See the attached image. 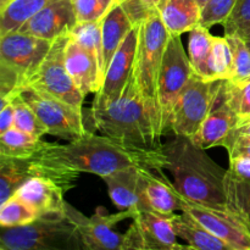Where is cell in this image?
Segmentation results:
<instances>
[{
    "instance_id": "1",
    "label": "cell",
    "mask_w": 250,
    "mask_h": 250,
    "mask_svg": "<svg viewBox=\"0 0 250 250\" xmlns=\"http://www.w3.org/2000/svg\"><path fill=\"white\" fill-rule=\"evenodd\" d=\"M39 160L48 165L67 168L75 172H87L100 177L115 171L143 166L154 171L165 170L166 155L164 149L146 150L127 146L124 142L107 136L89 133L61 146L55 143Z\"/></svg>"
},
{
    "instance_id": "2",
    "label": "cell",
    "mask_w": 250,
    "mask_h": 250,
    "mask_svg": "<svg viewBox=\"0 0 250 250\" xmlns=\"http://www.w3.org/2000/svg\"><path fill=\"white\" fill-rule=\"evenodd\" d=\"M163 149L166 155L165 170L171 173L173 186L182 197L242 221L227 198V170L215 163L204 149L198 148L188 137L182 136H176L172 142L163 146Z\"/></svg>"
},
{
    "instance_id": "3",
    "label": "cell",
    "mask_w": 250,
    "mask_h": 250,
    "mask_svg": "<svg viewBox=\"0 0 250 250\" xmlns=\"http://www.w3.org/2000/svg\"><path fill=\"white\" fill-rule=\"evenodd\" d=\"M94 128L104 136L146 150L163 148L132 72L122 94L104 107L90 109Z\"/></svg>"
},
{
    "instance_id": "4",
    "label": "cell",
    "mask_w": 250,
    "mask_h": 250,
    "mask_svg": "<svg viewBox=\"0 0 250 250\" xmlns=\"http://www.w3.org/2000/svg\"><path fill=\"white\" fill-rule=\"evenodd\" d=\"M170 36L161 21L158 10H151L148 16L138 23V45L134 59L133 75L156 134L159 75Z\"/></svg>"
},
{
    "instance_id": "5",
    "label": "cell",
    "mask_w": 250,
    "mask_h": 250,
    "mask_svg": "<svg viewBox=\"0 0 250 250\" xmlns=\"http://www.w3.org/2000/svg\"><path fill=\"white\" fill-rule=\"evenodd\" d=\"M54 42L21 32L0 37V99H11L26 87Z\"/></svg>"
},
{
    "instance_id": "6",
    "label": "cell",
    "mask_w": 250,
    "mask_h": 250,
    "mask_svg": "<svg viewBox=\"0 0 250 250\" xmlns=\"http://www.w3.org/2000/svg\"><path fill=\"white\" fill-rule=\"evenodd\" d=\"M1 250H82L80 233L65 212L38 216L27 225L2 229Z\"/></svg>"
},
{
    "instance_id": "7",
    "label": "cell",
    "mask_w": 250,
    "mask_h": 250,
    "mask_svg": "<svg viewBox=\"0 0 250 250\" xmlns=\"http://www.w3.org/2000/svg\"><path fill=\"white\" fill-rule=\"evenodd\" d=\"M192 65L181 36H170L164 53L158 83V134L171 131V115L181 93L192 78Z\"/></svg>"
},
{
    "instance_id": "8",
    "label": "cell",
    "mask_w": 250,
    "mask_h": 250,
    "mask_svg": "<svg viewBox=\"0 0 250 250\" xmlns=\"http://www.w3.org/2000/svg\"><path fill=\"white\" fill-rule=\"evenodd\" d=\"M20 95L33 107L50 136L73 141L93 133L89 128V126L94 128L90 110L88 117H85L84 110L76 109L72 105L34 88H24L20 92Z\"/></svg>"
},
{
    "instance_id": "9",
    "label": "cell",
    "mask_w": 250,
    "mask_h": 250,
    "mask_svg": "<svg viewBox=\"0 0 250 250\" xmlns=\"http://www.w3.org/2000/svg\"><path fill=\"white\" fill-rule=\"evenodd\" d=\"M222 82L204 80L193 73L171 115V131L175 136L190 138L197 133L216 102Z\"/></svg>"
},
{
    "instance_id": "10",
    "label": "cell",
    "mask_w": 250,
    "mask_h": 250,
    "mask_svg": "<svg viewBox=\"0 0 250 250\" xmlns=\"http://www.w3.org/2000/svg\"><path fill=\"white\" fill-rule=\"evenodd\" d=\"M67 39L68 34H66L54 42L45 60L24 88H34L48 93L76 109L83 110L84 95L75 84L66 67L65 46Z\"/></svg>"
},
{
    "instance_id": "11",
    "label": "cell",
    "mask_w": 250,
    "mask_h": 250,
    "mask_svg": "<svg viewBox=\"0 0 250 250\" xmlns=\"http://www.w3.org/2000/svg\"><path fill=\"white\" fill-rule=\"evenodd\" d=\"M65 215L76 226L85 250H122L124 236L114 231L119 222L133 219L137 209L121 210L116 214H107L104 208H97L94 215L84 214L65 202Z\"/></svg>"
},
{
    "instance_id": "12",
    "label": "cell",
    "mask_w": 250,
    "mask_h": 250,
    "mask_svg": "<svg viewBox=\"0 0 250 250\" xmlns=\"http://www.w3.org/2000/svg\"><path fill=\"white\" fill-rule=\"evenodd\" d=\"M171 217L137 209L133 222L124 234L122 250L190 249L189 246L177 243V234L172 229Z\"/></svg>"
},
{
    "instance_id": "13",
    "label": "cell",
    "mask_w": 250,
    "mask_h": 250,
    "mask_svg": "<svg viewBox=\"0 0 250 250\" xmlns=\"http://www.w3.org/2000/svg\"><path fill=\"white\" fill-rule=\"evenodd\" d=\"M137 45H138V24H136L128 32L120 48L112 56L102 85L94 94L92 109L106 106L122 94L133 72Z\"/></svg>"
},
{
    "instance_id": "14",
    "label": "cell",
    "mask_w": 250,
    "mask_h": 250,
    "mask_svg": "<svg viewBox=\"0 0 250 250\" xmlns=\"http://www.w3.org/2000/svg\"><path fill=\"white\" fill-rule=\"evenodd\" d=\"M180 204V211L189 215L210 233L229 244L232 250H250V227L248 225L195 204L181 194Z\"/></svg>"
},
{
    "instance_id": "15",
    "label": "cell",
    "mask_w": 250,
    "mask_h": 250,
    "mask_svg": "<svg viewBox=\"0 0 250 250\" xmlns=\"http://www.w3.org/2000/svg\"><path fill=\"white\" fill-rule=\"evenodd\" d=\"M76 23L77 20L72 0H51L17 32L48 41H56L70 33Z\"/></svg>"
},
{
    "instance_id": "16",
    "label": "cell",
    "mask_w": 250,
    "mask_h": 250,
    "mask_svg": "<svg viewBox=\"0 0 250 250\" xmlns=\"http://www.w3.org/2000/svg\"><path fill=\"white\" fill-rule=\"evenodd\" d=\"M139 204L137 209L148 210L163 216H172L176 210L181 209L180 193L172 182L166 178L163 170L158 171L141 167L139 177Z\"/></svg>"
},
{
    "instance_id": "17",
    "label": "cell",
    "mask_w": 250,
    "mask_h": 250,
    "mask_svg": "<svg viewBox=\"0 0 250 250\" xmlns=\"http://www.w3.org/2000/svg\"><path fill=\"white\" fill-rule=\"evenodd\" d=\"M237 126L238 119L227 99L226 81H224L211 111L209 112L197 133L189 139L195 146L204 150L215 146H224L227 137Z\"/></svg>"
},
{
    "instance_id": "18",
    "label": "cell",
    "mask_w": 250,
    "mask_h": 250,
    "mask_svg": "<svg viewBox=\"0 0 250 250\" xmlns=\"http://www.w3.org/2000/svg\"><path fill=\"white\" fill-rule=\"evenodd\" d=\"M66 186L49 177H32L17 189L15 197L28 204L38 216L65 212Z\"/></svg>"
},
{
    "instance_id": "19",
    "label": "cell",
    "mask_w": 250,
    "mask_h": 250,
    "mask_svg": "<svg viewBox=\"0 0 250 250\" xmlns=\"http://www.w3.org/2000/svg\"><path fill=\"white\" fill-rule=\"evenodd\" d=\"M65 62L73 82L84 97L99 90L103 83L99 62L92 53L76 43L70 36L65 46Z\"/></svg>"
},
{
    "instance_id": "20",
    "label": "cell",
    "mask_w": 250,
    "mask_h": 250,
    "mask_svg": "<svg viewBox=\"0 0 250 250\" xmlns=\"http://www.w3.org/2000/svg\"><path fill=\"white\" fill-rule=\"evenodd\" d=\"M226 188L232 210L250 227V159H229Z\"/></svg>"
},
{
    "instance_id": "21",
    "label": "cell",
    "mask_w": 250,
    "mask_h": 250,
    "mask_svg": "<svg viewBox=\"0 0 250 250\" xmlns=\"http://www.w3.org/2000/svg\"><path fill=\"white\" fill-rule=\"evenodd\" d=\"M156 10L171 36L192 31L199 24L202 16L199 0H159Z\"/></svg>"
},
{
    "instance_id": "22",
    "label": "cell",
    "mask_w": 250,
    "mask_h": 250,
    "mask_svg": "<svg viewBox=\"0 0 250 250\" xmlns=\"http://www.w3.org/2000/svg\"><path fill=\"white\" fill-rule=\"evenodd\" d=\"M136 24L121 5L111 4L110 9L102 19L103 58H104V76L112 56L120 48L128 32Z\"/></svg>"
},
{
    "instance_id": "23",
    "label": "cell",
    "mask_w": 250,
    "mask_h": 250,
    "mask_svg": "<svg viewBox=\"0 0 250 250\" xmlns=\"http://www.w3.org/2000/svg\"><path fill=\"white\" fill-rule=\"evenodd\" d=\"M141 167L143 166H129L102 177L106 183L107 192L112 203L120 210L138 208Z\"/></svg>"
},
{
    "instance_id": "24",
    "label": "cell",
    "mask_w": 250,
    "mask_h": 250,
    "mask_svg": "<svg viewBox=\"0 0 250 250\" xmlns=\"http://www.w3.org/2000/svg\"><path fill=\"white\" fill-rule=\"evenodd\" d=\"M171 224L177 237L187 242L190 249L232 250L229 244L210 233L207 229L185 212L181 215H172Z\"/></svg>"
},
{
    "instance_id": "25",
    "label": "cell",
    "mask_w": 250,
    "mask_h": 250,
    "mask_svg": "<svg viewBox=\"0 0 250 250\" xmlns=\"http://www.w3.org/2000/svg\"><path fill=\"white\" fill-rule=\"evenodd\" d=\"M54 144L12 127L0 133V155L20 159L38 158L53 148Z\"/></svg>"
},
{
    "instance_id": "26",
    "label": "cell",
    "mask_w": 250,
    "mask_h": 250,
    "mask_svg": "<svg viewBox=\"0 0 250 250\" xmlns=\"http://www.w3.org/2000/svg\"><path fill=\"white\" fill-rule=\"evenodd\" d=\"M51 0H11L0 11V37L17 32Z\"/></svg>"
},
{
    "instance_id": "27",
    "label": "cell",
    "mask_w": 250,
    "mask_h": 250,
    "mask_svg": "<svg viewBox=\"0 0 250 250\" xmlns=\"http://www.w3.org/2000/svg\"><path fill=\"white\" fill-rule=\"evenodd\" d=\"M188 33H189L188 58H189L193 71L195 75L200 76L204 80H209L208 60H209L214 36L210 33L209 28L200 26V24L194 27Z\"/></svg>"
},
{
    "instance_id": "28",
    "label": "cell",
    "mask_w": 250,
    "mask_h": 250,
    "mask_svg": "<svg viewBox=\"0 0 250 250\" xmlns=\"http://www.w3.org/2000/svg\"><path fill=\"white\" fill-rule=\"evenodd\" d=\"M68 36L80 44L82 48L94 55L99 62L102 70L103 80H104V58H103V34H102V20L93 22H77L76 26L71 29Z\"/></svg>"
},
{
    "instance_id": "29",
    "label": "cell",
    "mask_w": 250,
    "mask_h": 250,
    "mask_svg": "<svg viewBox=\"0 0 250 250\" xmlns=\"http://www.w3.org/2000/svg\"><path fill=\"white\" fill-rule=\"evenodd\" d=\"M210 81L231 80L233 63H232V50L226 36L212 38L211 50L208 60Z\"/></svg>"
},
{
    "instance_id": "30",
    "label": "cell",
    "mask_w": 250,
    "mask_h": 250,
    "mask_svg": "<svg viewBox=\"0 0 250 250\" xmlns=\"http://www.w3.org/2000/svg\"><path fill=\"white\" fill-rule=\"evenodd\" d=\"M12 104H14L15 110V128L32 134L34 137H38V138L48 134L45 126L42 124L33 107L20 95V93L12 97Z\"/></svg>"
},
{
    "instance_id": "31",
    "label": "cell",
    "mask_w": 250,
    "mask_h": 250,
    "mask_svg": "<svg viewBox=\"0 0 250 250\" xmlns=\"http://www.w3.org/2000/svg\"><path fill=\"white\" fill-rule=\"evenodd\" d=\"M37 217H38L37 212L28 204L22 202L15 195L4 204L0 205V226L1 229L27 225L34 221Z\"/></svg>"
},
{
    "instance_id": "32",
    "label": "cell",
    "mask_w": 250,
    "mask_h": 250,
    "mask_svg": "<svg viewBox=\"0 0 250 250\" xmlns=\"http://www.w3.org/2000/svg\"><path fill=\"white\" fill-rule=\"evenodd\" d=\"M226 94L238 119V126L250 121V80L233 82L226 80Z\"/></svg>"
},
{
    "instance_id": "33",
    "label": "cell",
    "mask_w": 250,
    "mask_h": 250,
    "mask_svg": "<svg viewBox=\"0 0 250 250\" xmlns=\"http://www.w3.org/2000/svg\"><path fill=\"white\" fill-rule=\"evenodd\" d=\"M232 50V71L231 80L233 82H243L250 80V49L239 36H226Z\"/></svg>"
},
{
    "instance_id": "34",
    "label": "cell",
    "mask_w": 250,
    "mask_h": 250,
    "mask_svg": "<svg viewBox=\"0 0 250 250\" xmlns=\"http://www.w3.org/2000/svg\"><path fill=\"white\" fill-rule=\"evenodd\" d=\"M222 26L225 36H239L243 38L250 31V0H238Z\"/></svg>"
},
{
    "instance_id": "35",
    "label": "cell",
    "mask_w": 250,
    "mask_h": 250,
    "mask_svg": "<svg viewBox=\"0 0 250 250\" xmlns=\"http://www.w3.org/2000/svg\"><path fill=\"white\" fill-rule=\"evenodd\" d=\"M238 0H208L202 7L199 24L211 28L215 24H222L231 15Z\"/></svg>"
},
{
    "instance_id": "36",
    "label": "cell",
    "mask_w": 250,
    "mask_h": 250,
    "mask_svg": "<svg viewBox=\"0 0 250 250\" xmlns=\"http://www.w3.org/2000/svg\"><path fill=\"white\" fill-rule=\"evenodd\" d=\"M112 0H72L77 22L100 21L111 6Z\"/></svg>"
},
{
    "instance_id": "37",
    "label": "cell",
    "mask_w": 250,
    "mask_h": 250,
    "mask_svg": "<svg viewBox=\"0 0 250 250\" xmlns=\"http://www.w3.org/2000/svg\"><path fill=\"white\" fill-rule=\"evenodd\" d=\"M224 146L229 151V159H250V137L231 136L229 134L226 141H225Z\"/></svg>"
},
{
    "instance_id": "38",
    "label": "cell",
    "mask_w": 250,
    "mask_h": 250,
    "mask_svg": "<svg viewBox=\"0 0 250 250\" xmlns=\"http://www.w3.org/2000/svg\"><path fill=\"white\" fill-rule=\"evenodd\" d=\"M15 110L11 99H0V133L14 127Z\"/></svg>"
},
{
    "instance_id": "39",
    "label": "cell",
    "mask_w": 250,
    "mask_h": 250,
    "mask_svg": "<svg viewBox=\"0 0 250 250\" xmlns=\"http://www.w3.org/2000/svg\"><path fill=\"white\" fill-rule=\"evenodd\" d=\"M231 136H246L250 137V121L246 122V124L237 126L233 131L231 132Z\"/></svg>"
},
{
    "instance_id": "40",
    "label": "cell",
    "mask_w": 250,
    "mask_h": 250,
    "mask_svg": "<svg viewBox=\"0 0 250 250\" xmlns=\"http://www.w3.org/2000/svg\"><path fill=\"white\" fill-rule=\"evenodd\" d=\"M144 6L146 7L148 10H156V5H158L159 0H142Z\"/></svg>"
},
{
    "instance_id": "41",
    "label": "cell",
    "mask_w": 250,
    "mask_h": 250,
    "mask_svg": "<svg viewBox=\"0 0 250 250\" xmlns=\"http://www.w3.org/2000/svg\"><path fill=\"white\" fill-rule=\"evenodd\" d=\"M10 1H11V0H0V11L4 10L5 7L10 4Z\"/></svg>"
},
{
    "instance_id": "42",
    "label": "cell",
    "mask_w": 250,
    "mask_h": 250,
    "mask_svg": "<svg viewBox=\"0 0 250 250\" xmlns=\"http://www.w3.org/2000/svg\"><path fill=\"white\" fill-rule=\"evenodd\" d=\"M243 39H244V42L247 43V45H248V48L250 49V31L243 37Z\"/></svg>"
},
{
    "instance_id": "43",
    "label": "cell",
    "mask_w": 250,
    "mask_h": 250,
    "mask_svg": "<svg viewBox=\"0 0 250 250\" xmlns=\"http://www.w3.org/2000/svg\"><path fill=\"white\" fill-rule=\"evenodd\" d=\"M207 1H208V0H199V2H200V5H202V7L204 6L205 2H207Z\"/></svg>"
}]
</instances>
